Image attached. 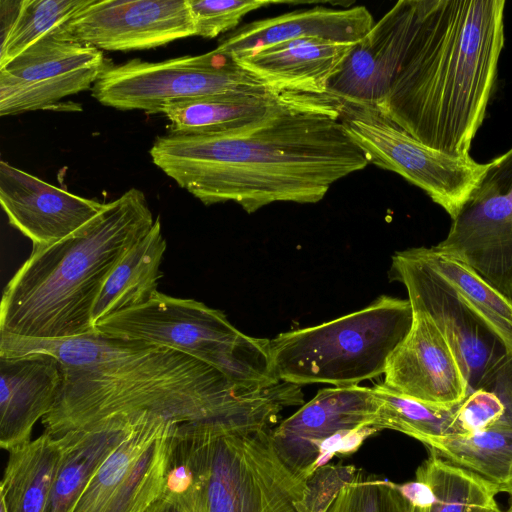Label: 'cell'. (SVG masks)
I'll list each match as a JSON object with an SVG mask.
<instances>
[{
    "label": "cell",
    "mask_w": 512,
    "mask_h": 512,
    "mask_svg": "<svg viewBox=\"0 0 512 512\" xmlns=\"http://www.w3.org/2000/svg\"><path fill=\"white\" fill-rule=\"evenodd\" d=\"M45 353L62 369V385L42 418L55 437L119 414L149 412L178 423H224L273 429L281 413L304 403L302 387L246 386L170 348L97 331L64 339L0 336V355Z\"/></svg>",
    "instance_id": "obj_1"
},
{
    "label": "cell",
    "mask_w": 512,
    "mask_h": 512,
    "mask_svg": "<svg viewBox=\"0 0 512 512\" xmlns=\"http://www.w3.org/2000/svg\"><path fill=\"white\" fill-rule=\"evenodd\" d=\"M504 0H400L362 39L372 108L421 143L467 156L504 46Z\"/></svg>",
    "instance_id": "obj_2"
},
{
    "label": "cell",
    "mask_w": 512,
    "mask_h": 512,
    "mask_svg": "<svg viewBox=\"0 0 512 512\" xmlns=\"http://www.w3.org/2000/svg\"><path fill=\"white\" fill-rule=\"evenodd\" d=\"M149 154L203 204L235 202L247 213L275 202L317 203L335 182L369 164L328 94L293 93L239 130L159 136Z\"/></svg>",
    "instance_id": "obj_3"
},
{
    "label": "cell",
    "mask_w": 512,
    "mask_h": 512,
    "mask_svg": "<svg viewBox=\"0 0 512 512\" xmlns=\"http://www.w3.org/2000/svg\"><path fill=\"white\" fill-rule=\"evenodd\" d=\"M154 220L145 194L131 188L68 237L33 246L4 289L0 334L52 340L95 332L107 278Z\"/></svg>",
    "instance_id": "obj_4"
},
{
    "label": "cell",
    "mask_w": 512,
    "mask_h": 512,
    "mask_svg": "<svg viewBox=\"0 0 512 512\" xmlns=\"http://www.w3.org/2000/svg\"><path fill=\"white\" fill-rule=\"evenodd\" d=\"M271 430L179 423L165 491L187 512H300L307 480L280 458Z\"/></svg>",
    "instance_id": "obj_5"
},
{
    "label": "cell",
    "mask_w": 512,
    "mask_h": 512,
    "mask_svg": "<svg viewBox=\"0 0 512 512\" xmlns=\"http://www.w3.org/2000/svg\"><path fill=\"white\" fill-rule=\"evenodd\" d=\"M412 322L408 299L382 295L334 320L282 332L270 339L275 374L279 381L299 386L359 385L384 375Z\"/></svg>",
    "instance_id": "obj_6"
},
{
    "label": "cell",
    "mask_w": 512,
    "mask_h": 512,
    "mask_svg": "<svg viewBox=\"0 0 512 512\" xmlns=\"http://www.w3.org/2000/svg\"><path fill=\"white\" fill-rule=\"evenodd\" d=\"M95 330L186 353L238 384L268 387L280 382L270 339L243 333L224 312L194 299L158 292L143 305L99 321Z\"/></svg>",
    "instance_id": "obj_7"
},
{
    "label": "cell",
    "mask_w": 512,
    "mask_h": 512,
    "mask_svg": "<svg viewBox=\"0 0 512 512\" xmlns=\"http://www.w3.org/2000/svg\"><path fill=\"white\" fill-rule=\"evenodd\" d=\"M389 278L404 285L413 310L426 314L452 348L471 393L512 350V325L468 299L414 248L393 254Z\"/></svg>",
    "instance_id": "obj_8"
},
{
    "label": "cell",
    "mask_w": 512,
    "mask_h": 512,
    "mask_svg": "<svg viewBox=\"0 0 512 512\" xmlns=\"http://www.w3.org/2000/svg\"><path fill=\"white\" fill-rule=\"evenodd\" d=\"M269 91L274 90L215 49L158 62L132 59L109 64L92 87L93 97L104 106L148 113L213 95Z\"/></svg>",
    "instance_id": "obj_9"
},
{
    "label": "cell",
    "mask_w": 512,
    "mask_h": 512,
    "mask_svg": "<svg viewBox=\"0 0 512 512\" xmlns=\"http://www.w3.org/2000/svg\"><path fill=\"white\" fill-rule=\"evenodd\" d=\"M338 109L345 132L369 163L421 188L452 220L489 168L490 162L451 156L421 143L373 108L338 101Z\"/></svg>",
    "instance_id": "obj_10"
},
{
    "label": "cell",
    "mask_w": 512,
    "mask_h": 512,
    "mask_svg": "<svg viewBox=\"0 0 512 512\" xmlns=\"http://www.w3.org/2000/svg\"><path fill=\"white\" fill-rule=\"evenodd\" d=\"M377 416L372 387L325 388L279 422L271 438L287 467L307 480L334 456L355 452L378 432Z\"/></svg>",
    "instance_id": "obj_11"
},
{
    "label": "cell",
    "mask_w": 512,
    "mask_h": 512,
    "mask_svg": "<svg viewBox=\"0 0 512 512\" xmlns=\"http://www.w3.org/2000/svg\"><path fill=\"white\" fill-rule=\"evenodd\" d=\"M178 424L136 413L128 434L94 473L71 512H148L165 492Z\"/></svg>",
    "instance_id": "obj_12"
},
{
    "label": "cell",
    "mask_w": 512,
    "mask_h": 512,
    "mask_svg": "<svg viewBox=\"0 0 512 512\" xmlns=\"http://www.w3.org/2000/svg\"><path fill=\"white\" fill-rule=\"evenodd\" d=\"M435 248L468 265L512 302V147L490 162Z\"/></svg>",
    "instance_id": "obj_13"
},
{
    "label": "cell",
    "mask_w": 512,
    "mask_h": 512,
    "mask_svg": "<svg viewBox=\"0 0 512 512\" xmlns=\"http://www.w3.org/2000/svg\"><path fill=\"white\" fill-rule=\"evenodd\" d=\"M108 65L101 50L60 28L0 68V115L56 110L61 99L92 89Z\"/></svg>",
    "instance_id": "obj_14"
},
{
    "label": "cell",
    "mask_w": 512,
    "mask_h": 512,
    "mask_svg": "<svg viewBox=\"0 0 512 512\" xmlns=\"http://www.w3.org/2000/svg\"><path fill=\"white\" fill-rule=\"evenodd\" d=\"M61 31L101 51L147 50L195 36L187 0H90Z\"/></svg>",
    "instance_id": "obj_15"
},
{
    "label": "cell",
    "mask_w": 512,
    "mask_h": 512,
    "mask_svg": "<svg viewBox=\"0 0 512 512\" xmlns=\"http://www.w3.org/2000/svg\"><path fill=\"white\" fill-rule=\"evenodd\" d=\"M382 383L401 395L441 406L456 405L470 393L446 338L416 310L409 332L388 360Z\"/></svg>",
    "instance_id": "obj_16"
},
{
    "label": "cell",
    "mask_w": 512,
    "mask_h": 512,
    "mask_svg": "<svg viewBox=\"0 0 512 512\" xmlns=\"http://www.w3.org/2000/svg\"><path fill=\"white\" fill-rule=\"evenodd\" d=\"M0 203L10 224L33 246L58 242L96 217L106 203L75 195L0 162Z\"/></svg>",
    "instance_id": "obj_17"
},
{
    "label": "cell",
    "mask_w": 512,
    "mask_h": 512,
    "mask_svg": "<svg viewBox=\"0 0 512 512\" xmlns=\"http://www.w3.org/2000/svg\"><path fill=\"white\" fill-rule=\"evenodd\" d=\"M59 361L45 353L0 356V445L31 441L36 422L53 407L62 385Z\"/></svg>",
    "instance_id": "obj_18"
},
{
    "label": "cell",
    "mask_w": 512,
    "mask_h": 512,
    "mask_svg": "<svg viewBox=\"0 0 512 512\" xmlns=\"http://www.w3.org/2000/svg\"><path fill=\"white\" fill-rule=\"evenodd\" d=\"M374 24L364 6L344 9L316 6L245 24L222 38L215 50L237 59L264 47L301 38L356 44Z\"/></svg>",
    "instance_id": "obj_19"
},
{
    "label": "cell",
    "mask_w": 512,
    "mask_h": 512,
    "mask_svg": "<svg viewBox=\"0 0 512 512\" xmlns=\"http://www.w3.org/2000/svg\"><path fill=\"white\" fill-rule=\"evenodd\" d=\"M355 44L301 38L264 47L234 59L277 92L326 94Z\"/></svg>",
    "instance_id": "obj_20"
},
{
    "label": "cell",
    "mask_w": 512,
    "mask_h": 512,
    "mask_svg": "<svg viewBox=\"0 0 512 512\" xmlns=\"http://www.w3.org/2000/svg\"><path fill=\"white\" fill-rule=\"evenodd\" d=\"M135 414H119L65 433L67 444L44 512H71L90 479L128 434Z\"/></svg>",
    "instance_id": "obj_21"
},
{
    "label": "cell",
    "mask_w": 512,
    "mask_h": 512,
    "mask_svg": "<svg viewBox=\"0 0 512 512\" xmlns=\"http://www.w3.org/2000/svg\"><path fill=\"white\" fill-rule=\"evenodd\" d=\"M293 93H232L170 104L161 111L174 134H209L239 130L267 117Z\"/></svg>",
    "instance_id": "obj_22"
},
{
    "label": "cell",
    "mask_w": 512,
    "mask_h": 512,
    "mask_svg": "<svg viewBox=\"0 0 512 512\" xmlns=\"http://www.w3.org/2000/svg\"><path fill=\"white\" fill-rule=\"evenodd\" d=\"M166 247L158 216L149 232L124 255L107 278L93 309L94 326L114 314L147 303L159 292L160 266Z\"/></svg>",
    "instance_id": "obj_23"
},
{
    "label": "cell",
    "mask_w": 512,
    "mask_h": 512,
    "mask_svg": "<svg viewBox=\"0 0 512 512\" xmlns=\"http://www.w3.org/2000/svg\"><path fill=\"white\" fill-rule=\"evenodd\" d=\"M67 435L43 433L9 450L1 482V504L6 512H44L62 462Z\"/></svg>",
    "instance_id": "obj_24"
},
{
    "label": "cell",
    "mask_w": 512,
    "mask_h": 512,
    "mask_svg": "<svg viewBox=\"0 0 512 512\" xmlns=\"http://www.w3.org/2000/svg\"><path fill=\"white\" fill-rule=\"evenodd\" d=\"M415 477L431 490L429 497L414 504V512H502L496 500L498 485L436 454L418 466Z\"/></svg>",
    "instance_id": "obj_25"
},
{
    "label": "cell",
    "mask_w": 512,
    "mask_h": 512,
    "mask_svg": "<svg viewBox=\"0 0 512 512\" xmlns=\"http://www.w3.org/2000/svg\"><path fill=\"white\" fill-rule=\"evenodd\" d=\"M429 452L473 472L500 488L512 466V430L492 427L486 430L446 434L422 442Z\"/></svg>",
    "instance_id": "obj_26"
},
{
    "label": "cell",
    "mask_w": 512,
    "mask_h": 512,
    "mask_svg": "<svg viewBox=\"0 0 512 512\" xmlns=\"http://www.w3.org/2000/svg\"><path fill=\"white\" fill-rule=\"evenodd\" d=\"M90 0L0 1V68L63 27Z\"/></svg>",
    "instance_id": "obj_27"
},
{
    "label": "cell",
    "mask_w": 512,
    "mask_h": 512,
    "mask_svg": "<svg viewBox=\"0 0 512 512\" xmlns=\"http://www.w3.org/2000/svg\"><path fill=\"white\" fill-rule=\"evenodd\" d=\"M372 390L378 405L379 431L395 430L421 443L428 438L450 433L459 403L441 406L418 401L391 390L383 383L375 384Z\"/></svg>",
    "instance_id": "obj_28"
},
{
    "label": "cell",
    "mask_w": 512,
    "mask_h": 512,
    "mask_svg": "<svg viewBox=\"0 0 512 512\" xmlns=\"http://www.w3.org/2000/svg\"><path fill=\"white\" fill-rule=\"evenodd\" d=\"M438 275L476 304L494 312L512 325V302L468 265L431 247L414 248Z\"/></svg>",
    "instance_id": "obj_29"
},
{
    "label": "cell",
    "mask_w": 512,
    "mask_h": 512,
    "mask_svg": "<svg viewBox=\"0 0 512 512\" xmlns=\"http://www.w3.org/2000/svg\"><path fill=\"white\" fill-rule=\"evenodd\" d=\"M326 512H414V506L398 484L365 477L358 471Z\"/></svg>",
    "instance_id": "obj_30"
},
{
    "label": "cell",
    "mask_w": 512,
    "mask_h": 512,
    "mask_svg": "<svg viewBox=\"0 0 512 512\" xmlns=\"http://www.w3.org/2000/svg\"><path fill=\"white\" fill-rule=\"evenodd\" d=\"M195 27V36L212 39L235 28L249 12L278 0H187Z\"/></svg>",
    "instance_id": "obj_31"
},
{
    "label": "cell",
    "mask_w": 512,
    "mask_h": 512,
    "mask_svg": "<svg viewBox=\"0 0 512 512\" xmlns=\"http://www.w3.org/2000/svg\"><path fill=\"white\" fill-rule=\"evenodd\" d=\"M505 408L490 391L478 388L459 403L449 434H464L494 427L502 419Z\"/></svg>",
    "instance_id": "obj_32"
},
{
    "label": "cell",
    "mask_w": 512,
    "mask_h": 512,
    "mask_svg": "<svg viewBox=\"0 0 512 512\" xmlns=\"http://www.w3.org/2000/svg\"><path fill=\"white\" fill-rule=\"evenodd\" d=\"M358 473L355 466L326 464L308 479L300 512H326L339 491Z\"/></svg>",
    "instance_id": "obj_33"
},
{
    "label": "cell",
    "mask_w": 512,
    "mask_h": 512,
    "mask_svg": "<svg viewBox=\"0 0 512 512\" xmlns=\"http://www.w3.org/2000/svg\"><path fill=\"white\" fill-rule=\"evenodd\" d=\"M478 388L495 394L505 408L502 419L494 427L512 430V350L484 376Z\"/></svg>",
    "instance_id": "obj_34"
},
{
    "label": "cell",
    "mask_w": 512,
    "mask_h": 512,
    "mask_svg": "<svg viewBox=\"0 0 512 512\" xmlns=\"http://www.w3.org/2000/svg\"><path fill=\"white\" fill-rule=\"evenodd\" d=\"M148 512H187V510L175 496L165 491Z\"/></svg>",
    "instance_id": "obj_35"
},
{
    "label": "cell",
    "mask_w": 512,
    "mask_h": 512,
    "mask_svg": "<svg viewBox=\"0 0 512 512\" xmlns=\"http://www.w3.org/2000/svg\"><path fill=\"white\" fill-rule=\"evenodd\" d=\"M501 492H505V493L509 494V496L512 498V466H511V470H510L508 479H507L506 483L503 485V487L501 488Z\"/></svg>",
    "instance_id": "obj_36"
},
{
    "label": "cell",
    "mask_w": 512,
    "mask_h": 512,
    "mask_svg": "<svg viewBox=\"0 0 512 512\" xmlns=\"http://www.w3.org/2000/svg\"><path fill=\"white\" fill-rule=\"evenodd\" d=\"M0 512H6L5 507L3 504H0Z\"/></svg>",
    "instance_id": "obj_37"
},
{
    "label": "cell",
    "mask_w": 512,
    "mask_h": 512,
    "mask_svg": "<svg viewBox=\"0 0 512 512\" xmlns=\"http://www.w3.org/2000/svg\"><path fill=\"white\" fill-rule=\"evenodd\" d=\"M507 512H512V504H511V506H510V508L508 509Z\"/></svg>",
    "instance_id": "obj_38"
}]
</instances>
